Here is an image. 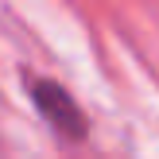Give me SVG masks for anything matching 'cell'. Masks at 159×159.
I'll list each match as a JSON object with an SVG mask.
<instances>
[{
  "instance_id": "obj_1",
  "label": "cell",
  "mask_w": 159,
  "mask_h": 159,
  "mask_svg": "<svg viewBox=\"0 0 159 159\" xmlns=\"http://www.w3.org/2000/svg\"><path fill=\"white\" fill-rule=\"evenodd\" d=\"M31 97H35L39 113L47 116V124H51L58 136L85 140V116H82V109L74 105V97H70L58 82H31Z\"/></svg>"
}]
</instances>
